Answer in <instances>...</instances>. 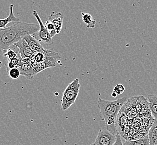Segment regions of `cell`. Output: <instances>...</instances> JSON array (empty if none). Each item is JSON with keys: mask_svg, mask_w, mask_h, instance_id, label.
Wrapping results in <instances>:
<instances>
[{"mask_svg": "<svg viewBox=\"0 0 157 145\" xmlns=\"http://www.w3.org/2000/svg\"><path fill=\"white\" fill-rule=\"evenodd\" d=\"M141 104H142V111L141 113L144 116L149 117L151 116V112L149 108V104L147 98H145L143 96H140Z\"/></svg>", "mask_w": 157, "mask_h": 145, "instance_id": "obj_16", "label": "cell"}, {"mask_svg": "<svg viewBox=\"0 0 157 145\" xmlns=\"http://www.w3.org/2000/svg\"><path fill=\"white\" fill-rule=\"evenodd\" d=\"M117 94L115 93V92H113V93L112 94V96L113 97H114V98H116V97H117Z\"/></svg>", "mask_w": 157, "mask_h": 145, "instance_id": "obj_23", "label": "cell"}, {"mask_svg": "<svg viewBox=\"0 0 157 145\" xmlns=\"http://www.w3.org/2000/svg\"><path fill=\"white\" fill-rule=\"evenodd\" d=\"M44 25H45L46 29L49 31V33H50V35H51L52 37H53L54 36H55L57 34L54 25L50 20L46 21L45 24Z\"/></svg>", "mask_w": 157, "mask_h": 145, "instance_id": "obj_19", "label": "cell"}, {"mask_svg": "<svg viewBox=\"0 0 157 145\" xmlns=\"http://www.w3.org/2000/svg\"><path fill=\"white\" fill-rule=\"evenodd\" d=\"M116 135L111 133L107 129L100 130L94 144L95 145H114Z\"/></svg>", "mask_w": 157, "mask_h": 145, "instance_id": "obj_4", "label": "cell"}, {"mask_svg": "<svg viewBox=\"0 0 157 145\" xmlns=\"http://www.w3.org/2000/svg\"><path fill=\"white\" fill-rule=\"evenodd\" d=\"M3 54L4 57L3 59L10 60L17 57L18 55V52H16L15 50H13L12 46H11L7 50H6V51L3 52Z\"/></svg>", "mask_w": 157, "mask_h": 145, "instance_id": "obj_18", "label": "cell"}, {"mask_svg": "<svg viewBox=\"0 0 157 145\" xmlns=\"http://www.w3.org/2000/svg\"><path fill=\"white\" fill-rule=\"evenodd\" d=\"M150 145L153 144L155 140L157 139V120H155L153 124L148 131V133Z\"/></svg>", "mask_w": 157, "mask_h": 145, "instance_id": "obj_15", "label": "cell"}, {"mask_svg": "<svg viewBox=\"0 0 157 145\" xmlns=\"http://www.w3.org/2000/svg\"><path fill=\"white\" fill-rule=\"evenodd\" d=\"M124 91H125V87L123 85L121 84L116 85L113 89V92H115L117 95H121V94L123 93Z\"/></svg>", "mask_w": 157, "mask_h": 145, "instance_id": "obj_21", "label": "cell"}, {"mask_svg": "<svg viewBox=\"0 0 157 145\" xmlns=\"http://www.w3.org/2000/svg\"><path fill=\"white\" fill-rule=\"evenodd\" d=\"M80 89V84L79 79L75 78L73 82L67 85L63 93L61 102V108L65 111L71 107V106L75 102L78 97Z\"/></svg>", "mask_w": 157, "mask_h": 145, "instance_id": "obj_3", "label": "cell"}, {"mask_svg": "<svg viewBox=\"0 0 157 145\" xmlns=\"http://www.w3.org/2000/svg\"><path fill=\"white\" fill-rule=\"evenodd\" d=\"M127 100V97H123L115 100H106L99 98L98 107L99 109L100 118L101 121H104L106 129L114 135L117 133L115 127L117 117Z\"/></svg>", "mask_w": 157, "mask_h": 145, "instance_id": "obj_2", "label": "cell"}, {"mask_svg": "<svg viewBox=\"0 0 157 145\" xmlns=\"http://www.w3.org/2000/svg\"><path fill=\"white\" fill-rule=\"evenodd\" d=\"M82 20L85 24H87L88 28H94L97 22L93 19V16L90 14L82 12Z\"/></svg>", "mask_w": 157, "mask_h": 145, "instance_id": "obj_17", "label": "cell"}, {"mask_svg": "<svg viewBox=\"0 0 157 145\" xmlns=\"http://www.w3.org/2000/svg\"><path fill=\"white\" fill-rule=\"evenodd\" d=\"M20 21V18L16 17L13 13V5L11 4L10 6L9 15L4 19L0 18V29L5 28L6 25L10 22H16Z\"/></svg>", "mask_w": 157, "mask_h": 145, "instance_id": "obj_12", "label": "cell"}, {"mask_svg": "<svg viewBox=\"0 0 157 145\" xmlns=\"http://www.w3.org/2000/svg\"><path fill=\"white\" fill-rule=\"evenodd\" d=\"M149 104V108L151 112L152 117L157 120V95L149 94L147 98Z\"/></svg>", "mask_w": 157, "mask_h": 145, "instance_id": "obj_13", "label": "cell"}, {"mask_svg": "<svg viewBox=\"0 0 157 145\" xmlns=\"http://www.w3.org/2000/svg\"><path fill=\"white\" fill-rule=\"evenodd\" d=\"M23 39L27 42L33 53H41L46 55L48 53V49L44 48V47L40 42V41L35 39L31 35H27L24 36Z\"/></svg>", "mask_w": 157, "mask_h": 145, "instance_id": "obj_7", "label": "cell"}, {"mask_svg": "<svg viewBox=\"0 0 157 145\" xmlns=\"http://www.w3.org/2000/svg\"><path fill=\"white\" fill-rule=\"evenodd\" d=\"M33 15L36 18L37 21H38L40 25V30L39 31L40 41L44 42L48 45H52L54 44L53 39L50 35L49 31L46 29L45 25L43 24L41 19L36 10L33 11Z\"/></svg>", "mask_w": 157, "mask_h": 145, "instance_id": "obj_5", "label": "cell"}, {"mask_svg": "<svg viewBox=\"0 0 157 145\" xmlns=\"http://www.w3.org/2000/svg\"><path fill=\"white\" fill-rule=\"evenodd\" d=\"M39 24L16 22L9 27L0 29V53H3L27 35L39 32Z\"/></svg>", "mask_w": 157, "mask_h": 145, "instance_id": "obj_1", "label": "cell"}, {"mask_svg": "<svg viewBox=\"0 0 157 145\" xmlns=\"http://www.w3.org/2000/svg\"><path fill=\"white\" fill-rule=\"evenodd\" d=\"M13 45L18 49V54L20 55L21 59L29 58L33 54V50L23 38L15 42Z\"/></svg>", "mask_w": 157, "mask_h": 145, "instance_id": "obj_8", "label": "cell"}, {"mask_svg": "<svg viewBox=\"0 0 157 145\" xmlns=\"http://www.w3.org/2000/svg\"><path fill=\"white\" fill-rule=\"evenodd\" d=\"M128 119L129 118H128L124 109L121 107L120 111L118 113L115 122V127L117 133H119L121 137L123 135L125 128L127 126Z\"/></svg>", "mask_w": 157, "mask_h": 145, "instance_id": "obj_9", "label": "cell"}, {"mask_svg": "<svg viewBox=\"0 0 157 145\" xmlns=\"http://www.w3.org/2000/svg\"><path fill=\"white\" fill-rule=\"evenodd\" d=\"M8 72H9L10 77L13 79H17L20 76V70L17 68H14L11 69L8 71Z\"/></svg>", "mask_w": 157, "mask_h": 145, "instance_id": "obj_20", "label": "cell"}, {"mask_svg": "<svg viewBox=\"0 0 157 145\" xmlns=\"http://www.w3.org/2000/svg\"><path fill=\"white\" fill-rule=\"evenodd\" d=\"M152 145H157V139L155 140V141H154V143H153V144Z\"/></svg>", "mask_w": 157, "mask_h": 145, "instance_id": "obj_24", "label": "cell"}, {"mask_svg": "<svg viewBox=\"0 0 157 145\" xmlns=\"http://www.w3.org/2000/svg\"><path fill=\"white\" fill-rule=\"evenodd\" d=\"M123 145H151L148 135L140 139L136 140H125Z\"/></svg>", "mask_w": 157, "mask_h": 145, "instance_id": "obj_14", "label": "cell"}, {"mask_svg": "<svg viewBox=\"0 0 157 145\" xmlns=\"http://www.w3.org/2000/svg\"><path fill=\"white\" fill-rule=\"evenodd\" d=\"M121 137L119 133L116 134V140L114 145H123V142L122 141Z\"/></svg>", "mask_w": 157, "mask_h": 145, "instance_id": "obj_22", "label": "cell"}, {"mask_svg": "<svg viewBox=\"0 0 157 145\" xmlns=\"http://www.w3.org/2000/svg\"><path fill=\"white\" fill-rule=\"evenodd\" d=\"M17 68L20 70V75L24 76L29 80H33L35 76L37 74L31 64L24 62L22 60H21Z\"/></svg>", "mask_w": 157, "mask_h": 145, "instance_id": "obj_10", "label": "cell"}, {"mask_svg": "<svg viewBox=\"0 0 157 145\" xmlns=\"http://www.w3.org/2000/svg\"><path fill=\"white\" fill-rule=\"evenodd\" d=\"M64 16L60 12L59 13H52L49 16V20L54 25L56 33L59 34L61 32L63 25V20Z\"/></svg>", "mask_w": 157, "mask_h": 145, "instance_id": "obj_11", "label": "cell"}, {"mask_svg": "<svg viewBox=\"0 0 157 145\" xmlns=\"http://www.w3.org/2000/svg\"><path fill=\"white\" fill-rule=\"evenodd\" d=\"M58 59H59L45 55V58L42 62L40 63H37L36 62H32L31 65L33 67L37 74H38L39 72H42V70H44L47 68L56 67Z\"/></svg>", "mask_w": 157, "mask_h": 145, "instance_id": "obj_6", "label": "cell"}, {"mask_svg": "<svg viewBox=\"0 0 157 145\" xmlns=\"http://www.w3.org/2000/svg\"><path fill=\"white\" fill-rule=\"evenodd\" d=\"M94 145V143H93V144H91V145Z\"/></svg>", "mask_w": 157, "mask_h": 145, "instance_id": "obj_25", "label": "cell"}]
</instances>
